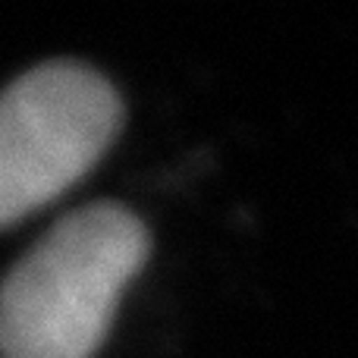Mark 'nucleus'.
Masks as SVG:
<instances>
[{
  "label": "nucleus",
  "mask_w": 358,
  "mask_h": 358,
  "mask_svg": "<svg viewBox=\"0 0 358 358\" xmlns=\"http://www.w3.org/2000/svg\"><path fill=\"white\" fill-rule=\"evenodd\" d=\"M148 248L120 204L63 217L0 283V358H92Z\"/></svg>",
  "instance_id": "f257e3e1"
},
{
  "label": "nucleus",
  "mask_w": 358,
  "mask_h": 358,
  "mask_svg": "<svg viewBox=\"0 0 358 358\" xmlns=\"http://www.w3.org/2000/svg\"><path fill=\"white\" fill-rule=\"evenodd\" d=\"M123 104L101 73L57 60L0 92V229L66 195L113 145Z\"/></svg>",
  "instance_id": "f03ea898"
}]
</instances>
